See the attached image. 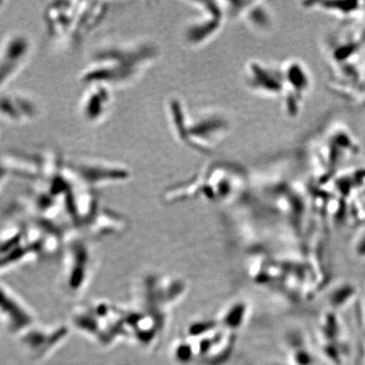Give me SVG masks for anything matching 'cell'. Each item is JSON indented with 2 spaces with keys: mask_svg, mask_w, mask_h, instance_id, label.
Masks as SVG:
<instances>
[{
  "mask_svg": "<svg viewBox=\"0 0 365 365\" xmlns=\"http://www.w3.org/2000/svg\"><path fill=\"white\" fill-rule=\"evenodd\" d=\"M86 2H56L46 9L45 23L51 38L75 40L85 36L84 14Z\"/></svg>",
  "mask_w": 365,
  "mask_h": 365,
  "instance_id": "cell-2",
  "label": "cell"
},
{
  "mask_svg": "<svg viewBox=\"0 0 365 365\" xmlns=\"http://www.w3.org/2000/svg\"><path fill=\"white\" fill-rule=\"evenodd\" d=\"M314 8L329 13L339 19H357L364 12V3L359 1H328L314 3Z\"/></svg>",
  "mask_w": 365,
  "mask_h": 365,
  "instance_id": "cell-7",
  "label": "cell"
},
{
  "mask_svg": "<svg viewBox=\"0 0 365 365\" xmlns=\"http://www.w3.org/2000/svg\"><path fill=\"white\" fill-rule=\"evenodd\" d=\"M34 51L30 36L21 31L8 35L0 43V89L6 88L19 76Z\"/></svg>",
  "mask_w": 365,
  "mask_h": 365,
  "instance_id": "cell-3",
  "label": "cell"
},
{
  "mask_svg": "<svg viewBox=\"0 0 365 365\" xmlns=\"http://www.w3.org/2000/svg\"><path fill=\"white\" fill-rule=\"evenodd\" d=\"M143 48L114 44L98 49L82 71L81 81L111 89L129 83L141 70Z\"/></svg>",
  "mask_w": 365,
  "mask_h": 365,
  "instance_id": "cell-1",
  "label": "cell"
},
{
  "mask_svg": "<svg viewBox=\"0 0 365 365\" xmlns=\"http://www.w3.org/2000/svg\"><path fill=\"white\" fill-rule=\"evenodd\" d=\"M112 89L103 85H89L82 98L81 113L86 121L98 123L103 120L110 110Z\"/></svg>",
  "mask_w": 365,
  "mask_h": 365,
  "instance_id": "cell-5",
  "label": "cell"
},
{
  "mask_svg": "<svg viewBox=\"0 0 365 365\" xmlns=\"http://www.w3.org/2000/svg\"><path fill=\"white\" fill-rule=\"evenodd\" d=\"M40 113L39 105L29 95L17 91L0 94V118L9 124H27L36 120Z\"/></svg>",
  "mask_w": 365,
  "mask_h": 365,
  "instance_id": "cell-4",
  "label": "cell"
},
{
  "mask_svg": "<svg viewBox=\"0 0 365 365\" xmlns=\"http://www.w3.org/2000/svg\"><path fill=\"white\" fill-rule=\"evenodd\" d=\"M71 168L77 175L93 184H101L100 182L124 179L128 172L121 167H118L111 163L86 160L78 162Z\"/></svg>",
  "mask_w": 365,
  "mask_h": 365,
  "instance_id": "cell-6",
  "label": "cell"
},
{
  "mask_svg": "<svg viewBox=\"0 0 365 365\" xmlns=\"http://www.w3.org/2000/svg\"><path fill=\"white\" fill-rule=\"evenodd\" d=\"M194 354L195 352L191 344H180L179 348L175 349V358L181 363L190 361Z\"/></svg>",
  "mask_w": 365,
  "mask_h": 365,
  "instance_id": "cell-8",
  "label": "cell"
}]
</instances>
